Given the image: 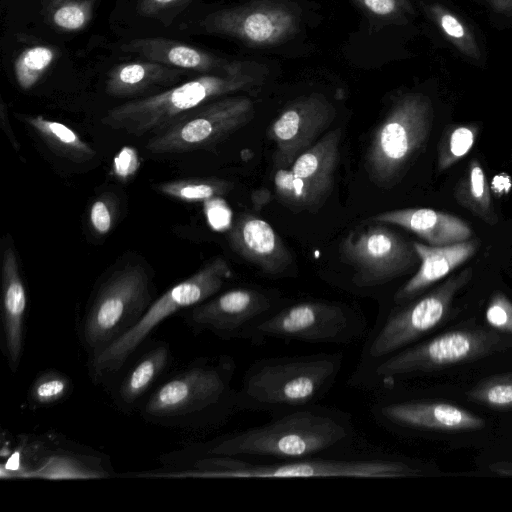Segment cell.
I'll list each match as a JSON object with an SVG mask.
<instances>
[{
  "label": "cell",
  "mask_w": 512,
  "mask_h": 512,
  "mask_svg": "<svg viewBox=\"0 0 512 512\" xmlns=\"http://www.w3.org/2000/svg\"><path fill=\"white\" fill-rule=\"evenodd\" d=\"M2 251L3 351L10 369L16 371L23 351L27 297L17 254L10 236L5 237Z\"/></svg>",
  "instance_id": "ffe728a7"
},
{
  "label": "cell",
  "mask_w": 512,
  "mask_h": 512,
  "mask_svg": "<svg viewBox=\"0 0 512 512\" xmlns=\"http://www.w3.org/2000/svg\"><path fill=\"white\" fill-rule=\"evenodd\" d=\"M479 134L477 124L457 125L443 134L437 154V170L443 172L462 159L472 149Z\"/></svg>",
  "instance_id": "1f68e13d"
},
{
  "label": "cell",
  "mask_w": 512,
  "mask_h": 512,
  "mask_svg": "<svg viewBox=\"0 0 512 512\" xmlns=\"http://www.w3.org/2000/svg\"><path fill=\"white\" fill-rule=\"evenodd\" d=\"M336 117L334 105L322 94L301 96L289 103L272 122L268 135L275 144L273 165L290 168Z\"/></svg>",
  "instance_id": "2e32d148"
},
{
  "label": "cell",
  "mask_w": 512,
  "mask_h": 512,
  "mask_svg": "<svg viewBox=\"0 0 512 512\" xmlns=\"http://www.w3.org/2000/svg\"><path fill=\"white\" fill-rule=\"evenodd\" d=\"M341 136V128L329 131L301 153L290 167L294 175L327 196L333 189Z\"/></svg>",
  "instance_id": "484cf974"
},
{
  "label": "cell",
  "mask_w": 512,
  "mask_h": 512,
  "mask_svg": "<svg viewBox=\"0 0 512 512\" xmlns=\"http://www.w3.org/2000/svg\"><path fill=\"white\" fill-rule=\"evenodd\" d=\"M171 361L168 343L158 341L149 344L124 370L113 389V400L118 408L125 412L140 408Z\"/></svg>",
  "instance_id": "603a6c76"
},
{
  "label": "cell",
  "mask_w": 512,
  "mask_h": 512,
  "mask_svg": "<svg viewBox=\"0 0 512 512\" xmlns=\"http://www.w3.org/2000/svg\"><path fill=\"white\" fill-rule=\"evenodd\" d=\"M229 355L203 357L157 385L140 406L148 422L181 428L218 425L238 411Z\"/></svg>",
  "instance_id": "7a4b0ae2"
},
{
  "label": "cell",
  "mask_w": 512,
  "mask_h": 512,
  "mask_svg": "<svg viewBox=\"0 0 512 512\" xmlns=\"http://www.w3.org/2000/svg\"><path fill=\"white\" fill-rule=\"evenodd\" d=\"M121 50L140 56L144 60L183 69L187 72L228 73L242 70V64L227 62L194 46L161 37L134 39L121 46Z\"/></svg>",
  "instance_id": "7402d4cb"
},
{
  "label": "cell",
  "mask_w": 512,
  "mask_h": 512,
  "mask_svg": "<svg viewBox=\"0 0 512 512\" xmlns=\"http://www.w3.org/2000/svg\"><path fill=\"white\" fill-rule=\"evenodd\" d=\"M409 230L429 245L444 246L471 239L472 230L461 218L429 208H405L381 212L371 218Z\"/></svg>",
  "instance_id": "cb8c5ba5"
},
{
  "label": "cell",
  "mask_w": 512,
  "mask_h": 512,
  "mask_svg": "<svg viewBox=\"0 0 512 512\" xmlns=\"http://www.w3.org/2000/svg\"><path fill=\"white\" fill-rule=\"evenodd\" d=\"M70 378L57 370H46L39 374L28 391L31 407H45L63 401L72 391Z\"/></svg>",
  "instance_id": "e575fe53"
},
{
  "label": "cell",
  "mask_w": 512,
  "mask_h": 512,
  "mask_svg": "<svg viewBox=\"0 0 512 512\" xmlns=\"http://www.w3.org/2000/svg\"><path fill=\"white\" fill-rule=\"evenodd\" d=\"M56 58L54 48L46 45L31 46L23 50L14 63V74L19 87L32 88Z\"/></svg>",
  "instance_id": "d6a6232c"
},
{
  "label": "cell",
  "mask_w": 512,
  "mask_h": 512,
  "mask_svg": "<svg viewBox=\"0 0 512 512\" xmlns=\"http://www.w3.org/2000/svg\"><path fill=\"white\" fill-rule=\"evenodd\" d=\"M253 84L254 78L243 69L203 74L160 93L115 106L106 112L101 122L135 136L156 134L182 115Z\"/></svg>",
  "instance_id": "5b68a950"
},
{
  "label": "cell",
  "mask_w": 512,
  "mask_h": 512,
  "mask_svg": "<svg viewBox=\"0 0 512 512\" xmlns=\"http://www.w3.org/2000/svg\"><path fill=\"white\" fill-rule=\"evenodd\" d=\"M490 6L500 13H512V0H486Z\"/></svg>",
  "instance_id": "7bdbcfd3"
},
{
  "label": "cell",
  "mask_w": 512,
  "mask_h": 512,
  "mask_svg": "<svg viewBox=\"0 0 512 512\" xmlns=\"http://www.w3.org/2000/svg\"><path fill=\"white\" fill-rule=\"evenodd\" d=\"M96 0H48L46 16L51 24L63 31L83 29L92 17Z\"/></svg>",
  "instance_id": "836d02e7"
},
{
  "label": "cell",
  "mask_w": 512,
  "mask_h": 512,
  "mask_svg": "<svg viewBox=\"0 0 512 512\" xmlns=\"http://www.w3.org/2000/svg\"><path fill=\"white\" fill-rule=\"evenodd\" d=\"M355 440L349 413L315 404L220 437L202 450L203 455L286 461L337 457L350 451Z\"/></svg>",
  "instance_id": "6da1fadb"
},
{
  "label": "cell",
  "mask_w": 512,
  "mask_h": 512,
  "mask_svg": "<svg viewBox=\"0 0 512 512\" xmlns=\"http://www.w3.org/2000/svg\"><path fill=\"white\" fill-rule=\"evenodd\" d=\"M376 223L352 231L340 245L341 259L352 269L351 285L357 289L383 287L420 263L413 242Z\"/></svg>",
  "instance_id": "7c38bea8"
},
{
  "label": "cell",
  "mask_w": 512,
  "mask_h": 512,
  "mask_svg": "<svg viewBox=\"0 0 512 512\" xmlns=\"http://www.w3.org/2000/svg\"><path fill=\"white\" fill-rule=\"evenodd\" d=\"M116 215V204L112 196L102 195L91 205L89 221L98 235H106L112 228Z\"/></svg>",
  "instance_id": "74e56055"
},
{
  "label": "cell",
  "mask_w": 512,
  "mask_h": 512,
  "mask_svg": "<svg viewBox=\"0 0 512 512\" xmlns=\"http://www.w3.org/2000/svg\"><path fill=\"white\" fill-rule=\"evenodd\" d=\"M191 0H139V12L148 17H160L177 8L184 7Z\"/></svg>",
  "instance_id": "ab89813d"
},
{
  "label": "cell",
  "mask_w": 512,
  "mask_h": 512,
  "mask_svg": "<svg viewBox=\"0 0 512 512\" xmlns=\"http://www.w3.org/2000/svg\"><path fill=\"white\" fill-rule=\"evenodd\" d=\"M151 303V281L142 265L129 264L109 275L81 322L80 340L90 359L132 329Z\"/></svg>",
  "instance_id": "9c48e42d"
},
{
  "label": "cell",
  "mask_w": 512,
  "mask_h": 512,
  "mask_svg": "<svg viewBox=\"0 0 512 512\" xmlns=\"http://www.w3.org/2000/svg\"><path fill=\"white\" fill-rule=\"evenodd\" d=\"M490 469L499 475L512 476V462H497L491 465Z\"/></svg>",
  "instance_id": "ee69618b"
},
{
  "label": "cell",
  "mask_w": 512,
  "mask_h": 512,
  "mask_svg": "<svg viewBox=\"0 0 512 512\" xmlns=\"http://www.w3.org/2000/svg\"><path fill=\"white\" fill-rule=\"evenodd\" d=\"M207 31L237 38L258 47L279 44L293 36L299 26L298 16L277 3H253L223 9L203 21Z\"/></svg>",
  "instance_id": "e0dca14e"
},
{
  "label": "cell",
  "mask_w": 512,
  "mask_h": 512,
  "mask_svg": "<svg viewBox=\"0 0 512 512\" xmlns=\"http://www.w3.org/2000/svg\"><path fill=\"white\" fill-rule=\"evenodd\" d=\"M0 119H1L2 129L5 131L8 139L10 140L11 145L17 152H19L20 144L18 143L16 136L11 128L9 118H8V110H7V107L2 99L0 102Z\"/></svg>",
  "instance_id": "b9f144b4"
},
{
  "label": "cell",
  "mask_w": 512,
  "mask_h": 512,
  "mask_svg": "<svg viewBox=\"0 0 512 512\" xmlns=\"http://www.w3.org/2000/svg\"><path fill=\"white\" fill-rule=\"evenodd\" d=\"M233 183L217 178H189L168 181L156 189L169 197L185 202L207 201L221 197L233 189Z\"/></svg>",
  "instance_id": "f546056e"
},
{
  "label": "cell",
  "mask_w": 512,
  "mask_h": 512,
  "mask_svg": "<svg viewBox=\"0 0 512 512\" xmlns=\"http://www.w3.org/2000/svg\"><path fill=\"white\" fill-rule=\"evenodd\" d=\"M137 155L133 149L126 147L115 158L114 171L121 177L126 178L137 169Z\"/></svg>",
  "instance_id": "60d3db41"
},
{
  "label": "cell",
  "mask_w": 512,
  "mask_h": 512,
  "mask_svg": "<svg viewBox=\"0 0 512 512\" xmlns=\"http://www.w3.org/2000/svg\"><path fill=\"white\" fill-rule=\"evenodd\" d=\"M426 10L445 37L462 54L480 60L481 53L474 33L461 18L440 3H433Z\"/></svg>",
  "instance_id": "4dcf8cb0"
},
{
  "label": "cell",
  "mask_w": 512,
  "mask_h": 512,
  "mask_svg": "<svg viewBox=\"0 0 512 512\" xmlns=\"http://www.w3.org/2000/svg\"><path fill=\"white\" fill-rule=\"evenodd\" d=\"M504 344L491 331L477 328L452 330L400 350L362 375L349 379L347 384L376 393L390 390L408 377L479 359L503 348Z\"/></svg>",
  "instance_id": "52a82bcc"
},
{
  "label": "cell",
  "mask_w": 512,
  "mask_h": 512,
  "mask_svg": "<svg viewBox=\"0 0 512 512\" xmlns=\"http://www.w3.org/2000/svg\"><path fill=\"white\" fill-rule=\"evenodd\" d=\"M22 447L23 464L7 473V477L66 480L109 476L103 460L95 455L65 448L50 449L39 440L25 442Z\"/></svg>",
  "instance_id": "ac0fdd59"
},
{
  "label": "cell",
  "mask_w": 512,
  "mask_h": 512,
  "mask_svg": "<svg viewBox=\"0 0 512 512\" xmlns=\"http://www.w3.org/2000/svg\"><path fill=\"white\" fill-rule=\"evenodd\" d=\"M472 273L471 268L463 269L427 294L379 313L376 323L366 336L358 364L350 379L415 344L443 322L450 312L455 295L467 285Z\"/></svg>",
  "instance_id": "ba28073f"
},
{
  "label": "cell",
  "mask_w": 512,
  "mask_h": 512,
  "mask_svg": "<svg viewBox=\"0 0 512 512\" xmlns=\"http://www.w3.org/2000/svg\"><path fill=\"white\" fill-rule=\"evenodd\" d=\"M413 246L420 260L419 268L394 292L391 307L403 305L417 298L432 284L461 266L476 253L479 242L469 239L444 246L413 242Z\"/></svg>",
  "instance_id": "44dd1931"
},
{
  "label": "cell",
  "mask_w": 512,
  "mask_h": 512,
  "mask_svg": "<svg viewBox=\"0 0 512 512\" xmlns=\"http://www.w3.org/2000/svg\"><path fill=\"white\" fill-rule=\"evenodd\" d=\"M18 118L31 127L57 155L77 164L92 160L96 153L74 130L65 124L41 115L19 114Z\"/></svg>",
  "instance_id": "4316f807"
},
{
  "label": "cell",
  "mask_w": 512,
  "mask_h": 512,
  "mask_svg": "<svg viewBox=\"0 0 512 512\" xmlns=\"http://www.w3.org/2000/svg\"><path fill=\"white\" fill-rule=\"evenodd\" d=\"M485 317L494 329L512 333V302L505 294L497 291L491 296Z\"/></svg>",
  "instance_id": "8d00e7d4"
},
{
  "label": "cell",
  "mask_w": 512,
  "mask_h": 512,
  "mask_svg": "<svg viewBox=\"0 0 512 512\" xmlns=\"http://www.w3.org/2000/svg\"><path fill=\"white\" fill-rule=\"evenodd\" d=\"M282 305L269 292L237 287L185 309L184 319L195 333L210 332L223 340H246L254 327Z\"/></svg>",
  "instance_id": "5bb4252c"
},
{
  "label": "cell",
  "mask_w": 512,
  "mask_h": 512,
  "mask_svg": "<svg viewBox=\"0 0 512 512\" xmlns=\"http://www.w3.org/2000/svg\"><path fill=\"white\" fill-rule=\"evenodd\" d=\"M343 361L340 351L259 359L236 388L237 408L275 416L319 404L333 388Z\"/></svg>",
  "instance_id": "3957f363"
},
{
  "label": "cell",
  "mask_w": 512,
  "mask_h": 512,
  "mask_svg": "<svg viewBox=\"0 0 512 512\" xmlns=\"http://www.w3.org/2000/svg\"><path fill=\"white\" fill-rule=\"evenodd\" d=\"M434 119L429 97L406 93L398 97L377 125L365 156L369 180L390 189L404 177L424 151Z\"/></svg>",
  "instance_id": "8992f818"
},
{
  "label": "cell",
  "mask_w": 512,
  "mask_h": 512,
  "mask_svg": "<svg viewBox=\"0 0 512 512\" xmlns=\"http://www.w3.org/2000/svg\"><path fill=\"white\" fill-rule=\"evenodd\" d=\"M454 198L460 206L484 223L490 226L498 223L489 184L478 159L474 158L469 162L466 173L455 185Z\"/></svg>",
  "instance_id": "83f0119b"
},
{
  "label": "cell",
  "mask_w": 512,
  "mask_h": 512,
  "mask_svg": "<svg viewBox=\"0 0 512 512\" xmlns=\"http://www.w3.org/2000/svg\"><path fill=\"white\" fill-rule=\"evenodd\" d=\"M231 277L229 263L222 256H217L196 273L169 288L151 303L132 329L90 359L92 377L99 380L117 374L164 319L213 297Z\"/></svg>",
  "instance_id": "30bf717a"
},
{
  "label": "cell",
  "mask_w": 512,
  "mask_h": 512,
  "mask_svg": "<svg viewBox=\"0 0 512 512\" xmlns=\"http://www.w3.org/2000/svg\"><path fill=\"white\" fill-rule=\"evenodd\" d=\"M368 332L366 318L353 307L311 299L283 304L254 327L246 340L254 345L269 339L351 345L364 339Z\"/></svg>",
  "instance_id": "8fae6325"
},
{
  "label": "cell",
  "mask_w": 512,
  "mask_h": 512,
  "mask_svg": "<svg viewBox=\"0 0 512 512\" xmlns=\"http://www.w3.org/2000/svg\"><path fill=\"white\" fill-rule=\"evenodd\" d=\"M187 74L183 69L149 60L122 63L109 71L106 92L118 98L147 97L180 84Z\"/></svg>",
  "instance_id": "d4e9b609"
},
{
  "label": "cell",
  "mask_w": 512,
  "mask_h": 512,
  "mask_svg": "<svg viewBox=\"0 0 512 512\" xmlns=\"http://www.w3.org/2000/svg\"><path fill=\"white\" fill-rule=\"evenodd\" d=\"M473 401L495 409L512 408V376L493 378L469 392Z\"/></svg>",
  "instance_id": "d590c367"
},
{
  "label": "cell",
  "mask_w": 512,
  "mask_h": 512,
  "mask_svg": "<svg viewBox=\"0 0 512 512\" xmlns=\"http://www.w3.org/2000/svg\"><path fill=\"white\" fill-rule=\"evenodd\" d=\"M227 238L236 254L267 275H284L293 265L282 239L259 217L242 214L229 229Z\"/></svg>",
  "instance_id": "d6986e66"
},
{
  "label": "cell",
  "mask_w": 512,
  "mask_h": 512,
  "mask_svg": "<svg viewBox=\"0 0 512 512\" xmlns=\"http://www.w3.org/2000/svg\"><path fill=\"white\" fill-rule=\"evenodd\" d=\"M373 420L394 433L405 431H465L481 429L485 421L458 406L402 398L391 390L376 393L370 405Z\"/></svg>",
  "instance_id": "9a60e30c"
},
{
  "label": "cell",
  "mask_w": 512,
  "mask_h": 512,
  "mask_svg": "<svg viewBox=\"0 0 512 512\" xmlns=\"http://www.w3.org/2000/svg\"><path fill=\"white\" fill-rule=\"evenodd\" d=\"M274 187L279 200L294 211L315 212L325 203L328 197L294 175L290 168L275 170Z\"/></svg>",
  "instance_id": "f1b7e54d"
},
{
  "label": "cell",
  "mask_w": 512,
  "mask_h": 512,
  "mask_svg": "<svg viewBox=\"0 0 512 512\" xmlns=\"http://www.w3.org/2000/svg\"><path fill=\"white\" fill-rule=\"evenodd\" d=\"M360 6L370 13L393 17L410 11L411 6L407 0H355Z\"/></svg>",
  "instance_id": "f35d334b"
},
{
  "label": "cell",
  "mask_w": 512,
  "mask_h": 512,
  "mask_svg": "<svg viewBox=\"0 0 512 512\" xmlns=\"http://www.w3.org/2000/svg\"><path fill=\"white\" fill-rule=\"evenodd\" d=\"M255 115L251 99L243 96L212 100L154 134L146 144L153 154H171L210 148L247 125Z\"/></svg>",
  "instance_id": "4fadbf2b"
},
{
  "label": "cell",
  "mask_w": 512,
  "mask_h": 512,
  "mask_svg": "<svg viewBox=\"0 0 512 512\" xmlns=\"http://www.w3.org/2000/svg\"><path fill=\"white\" fill-rule=\"evenodd\" d=\"M422 475V470L403 459L391 457H320L286 461L254 462L237 457L203 455L188 468L163 473L162 477L286 478L345 477L397 479Z\"/></svg>",
  "instance_id": "277c9868"
}]
</instances>
